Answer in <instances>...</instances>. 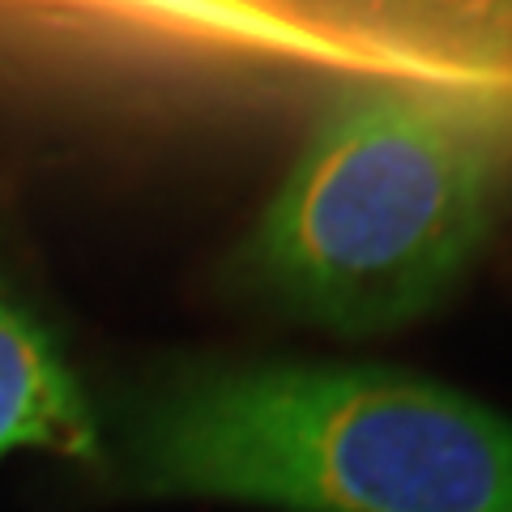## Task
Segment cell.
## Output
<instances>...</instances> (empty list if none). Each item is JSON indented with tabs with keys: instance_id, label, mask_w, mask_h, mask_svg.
Returning a JSON list of instances; mask_svg holds the SVG:
<instances>
[{
	"instance_id": "4",
	"label": "cell",
	"mask_w": 512,
	"mask_h": 512,
	"mask_svg": "<svg viewBox=\"0 0 512 512\" xmlns=\"http://www.w3.org/2000/svg\"><path fill=\"white\" fill-rule=\"evenodd\" d=\"M18 448L103 466L94 406L56 333L0 282V461Z\"/></svg>"
},
{
	"instance_id": "1",
	"label": "cell",
	"mask_w": 512,
	"mask_h": 512,
	"mask_svg": "<svg viewBox=\"0 0 512 512\" xmlns=\"http://www.w3.org/2000/svg\"><path fill=\"white\" fill-rule=\"evenodd\" d=\"M124 470L291 512H512V423L389 367L222 363L128 410Z\"/></svg>"
},
{
	"instance_id": "5",
	"label": "cell",
	"mask_w": 512,
	"mask_h": 512,
	"mask_svg": "<svg viewBox=\"0 0 512 512\" xmlns=\"http://www.w3.org/2000/svg\"><path fill=\"white\" fill-rule=\"evenodd\" d=\"M470 69L474 77H495V82H512V0H500L491 18L470 43Z\"/></svg>"
},
{
	"instance_id": "2",
	"label": "cell",
	"mask_w": 512,
	"mask_h": 512,
	"mask_svg": "<svg viewBox=\"0 0 512 512\" xmlns=\"http://www.w3.org/2000/svg\"><path fill=\"white\" fill-rule=\"evenodd\" d=\"M512 103L380 77L333 103L248 235L244 278L338 333L423 316L491 231Z\"/></svg>"
},
{
	"instance_id": "3",
	"label": "cell",
	"mask_w": 512,
	"mask_h": 512,
	"mask_svg": "<svg viewBox=\"0 0 512 512\" xmlns=\"http://www.w3.org/2000/svg\"><path fill=\"white\" fill-rule=\"evenodd\" d=\"M500 0H274L308 35L393 77H474L470 43Z\"/></svg>"
}]
</instances>
